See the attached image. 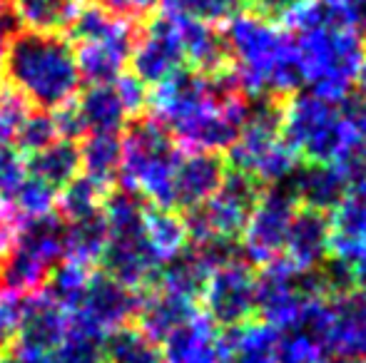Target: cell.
Listing matches in <instances>:
<instances>
[{"mask_svg":"<svg viewBox=\"0 0 366 363\" xmlns=\"http://www.w3.org/2000/svg\"><path fill=\"white\" fill-rule=\"evenodd\" d=\"M294 38L299 70L309 92L329 102L352 95L366 58V38L344 20L342 10L307 0L285 23Z\"/></svg>","mask_w":366,"mask_h":363,"instance_id":"1","label":"cell"},{"mask_svg":"<svg viewBox=\"0 0 366 363\" xmlns=\"http://www.w3.org/2000/svg\"><path fill=\"white\" fill-rule=\"evenodd\" d=\"M224 25L222 35L229 50L232 70L249 100L269 97L285 102L299 92L304 80L290 30L257 18L254 13H239Z\"/></svg>","mask_w":366,"mask_h":363,"instance_id":"2","label":"cell"},{"mask_svg":"<svg viewBox=\"0 0 366 363\" xmlns=\"http://www.w3.org/2000/svg\"><path fill=\"white\" fill-rule=\"evenodd\" d=\"M0 80L20 92L30 107L53 112L80 92L75 45L63 33L20 28L10 38Z\"/></svg>","mask_w":366,"mask_h":363,"instance_id":"3","label":"cell"},{"mask_svg":"<svg viewBox=\"0 0 366 363\" xmlns=\"http://www.w3.org/2000/svg\"><path fill=\"white\" fill-rule=\"evenodd\" d=\"M122 165L115 184L135 189L149 204L174 209L172 177L182 150L154 115H137L120 132Z\"/></svg>","mask_w":366,"mask_h":363,"instance_id":"4","label":"cell"},{"mask_svg":"<svg viewBox=\"0 0 366 363\" xmlns=\"http://www.w3.org/2000/svg\"><path fill=\"white\" fill-rule=\"evenodd\" d=\"M227 165L254 177L262 187L285 184L297 170L299 157L282 140V102L254 97L234 145L224 152Z\"/></svg>","mask_w":366,"mask_h":363,"instance_id":"5","label":"cell"},{"mask_svg":"<svg viewBox=\"0 0 366 363\" xmlns=\"http://www.w3.org/2000/svg\"><path fill=\"white\" fill-rule=\"evenodd\" d=\"M307 334L324 346L329 356L347 361L366 359V289L339 296H319L304 321Z\"/></svg>","mask_w":366,"mask_h":363,"instance_id":"6","label":"cell"},{"mask_svg":"<svg viewBox=\"0 0 366 363\" xmlns=\"http://www.w3.org/2000/svg\"><path fill=\"white\" fill-rule=\"evenodd\" d=\"M297 209L299 204L290 187L274 184V187L262 189L259 199H257L254 209L244 224V232L239 237L242 259L257 269L280 257Z\"/></svg>","mask_w":366,"mask_h":363,"instance_id":"7","label":"cell"},{"mask_svg":"<svg viewBox=\"0 0 366 363\" xmlns=\"http://www.w3.org/2000/svg\"><path fill=\"white\" fill-rule=\"evenodd\" d=\"M204 316L217 329H232L254 319L257 314V272L244 259H232L229 264L209 274L202 291Z\"/></svg>","mask_w":366,"mask_h":363,"instance_id":"8","label":"cell"},{"mask_svg":"<svg viewBox=\"0 0 366 363\" xmlns=\"http://www.w3.org/2000/svg\"><path fill=\"white\" fill-rule=\"evenodd\" d=\"M182 68H187V63L172 15L152 13L137 30L130 55V73L137 75L147 88H154Z\"/></svg>","mask_w":366,"mask_h":363,"instance_id":"9","label":"cell"},{"mask_svg":"<svg viewBox=\"0 0 366 363\" xmlns=\"http://www.w3.org/2000/svg\"><path fill=\"white\" fill-rule=\"evenodd\" d=\"M140 23L122 20L110 35L75 45V63L80 80L87 85H112L127 68L135 48Z\"/></svg>","mask_w":366,"mask_h":363,"instance_id":"10","label":"cell"},{"mask_svg":"<svg viewBox=\"0 0 366 363\" xmlns=\"http://www.w3.org/2000/svg\"><path fill=\"white\" fill-rule=\"evenodd\" d=\"M140 306V291L120 284L112 276L95 269L87 281V289L80 299V306L73 311L85 324L95 326L97 331L107 334L122 324H132Z\"/></svg>","mask_w":366,"mask_h":363,"instance_id":"11","label":"cell"},{"mask_svg":"<svg viewBox=\"0 0 366 363\" xmlns=\"http://www.w3.org/2000/svg\"><path fill=\"white\" fill-rule=\"evenodd\" d=\"M97 267H100L102 274L112 276L120 284L130 286L135 291H145L152 289L159 262L152 249H149L145 234L127 232L110 234L105 249L97 257Z\"/></svg>","mask_w":366,"mask_h":363,"instance_id":"12","label":"cell"},{"mask_svg":"<svg viewBox=\"0 0 366 363\" xmlns=\"http://www.w3.org/2000/svg\"><path fill=\"white\" fill-rule=\"evenodd\" d=\"M70 314L50 299L45 291H35L23 299V319L15 349L20 354H53L68 331Z\"/></svg>","mask_w":366,"mask_h":363,"instance_id":"13","label":"cell"},{"mask_svg":"<svg viewBox=\"0 0 366 363\" xmlns=\"http://www.w3.org/2000/svg\"><path fill=\"white\" fill-rule=\"evenodd\" d=\"M227 157L222 152L194 150L179 157L172 177L174 209H194L204 204L222 184L227 175Z\"/></svg>","mask_w":366,"mask_h":363,"instance_id":"14","label":"cell"},{"mask_svg":"<svg viewBox=\"0 0 366 363\" xmlns=\"http://www.w3.org/2000/svg\"><path fill=\"white\" fill-rule=\"evenodd\" d=\"M332 247V222L327 212L299 207L294 214L282 257L292 264L297 272H314L329 259Z\"/></svg>","mask_w":366,"mask_h":363,"instance_id":"15","label":"cell"},{"mask_svg":"<svg viewBox=\"0 0 366 363\" xmlns=\"http://www.w3.org/2000/svg\"><path fill=\"white\" fill-rule=\"evenodd\" d=\"M172 20L174 28H177L179 43H182L184 63H187L189 70L202 75H217L232 68L224 35H222V30H217V25L192 18H179V15H172Z\"/></svg>","mask_w":366,"mask_h":363,"instance_id":"16","label":"cell"},{"mask_svg":"<svg viewBox=\"0 0 366 363\" xmlns=\"http://www.w3.org/2000/svg\"><path fill=\"white\" fill-rule=\"evenodd\" d=\"M287 182L299 207L319 209L327 214L337 207L352 184L342 167L327 162H302V167L297 165Z\"/></svg>","mask_w":366,"mask_h":363,"instance_id":"17","label":"cell"},{"mask_svg":"<svg viewBox=\"0 0 366 363\" xmlns=\"http://www.w3.org/2000/svg\"><path fill=\"white\" fill-rule=\"evenodd\" d=\"M164 363H222L219 329L204 314H194L159 344Z\"/></svg>","mask_w":366,"mask_h":363,"instance_id":"18","label":"cell"},{"mask_svg":"<svg viewBox=\"0 0 366 363\" xmlns=\"http://www.w3.org/2000/svg\"><path fill=\"white\" fill-rule=\"evenodd\" d=\"M194 314H197L194 301H187L182 296L167 294V291L159 289H145L140 291V306H137L132 324L145 331L149 339L162 344L174 329L187 324Z\"/></svg>","mask_w":366,"mask_h":363,"instance_id":"19","label":"cell"},{"mask_svg":"<svg viewBox=\"0 0 366 363\" xmlns=\"http://www.w3.org/2000/svg\"><path fill=\"white\" fill-rule=\"evenodd\" d=\"M280 331L264 321H247L219 331V349L224 363H274Z\"/></svg>","mask_w":366,"mask_h":363,"instance_id":"20","label":"cell"},{"mask_svg":"<svg viewBox=\"0 0 366 363\" xmlns=\"http://www.w3.org/2000/svg\"><path fill=\"white\" fill-rule=\"evenodd\" d=\"M209 274L212 272L207 269V264H204L202 259H199V254L187 244V249H182L177 257L159 264L157 274H154L152 289L182 296V299H187V301H199Z\"/></svg>","mask_w":366,"mask_h":363,"instance_id":"21","label":"cell"},{"mask_svg":"<svg viewBox=\"0 0 366 363\" xmlns=\"http://www.w3.org/2000/svg\"><path fill=\"white\" fill-rule=\"evenodd\" d=\"M142 234H145L149 249L154 252L159 264L177 257L189 244L182 214L177 209L157 207V204L149 202L145 204V212H142Z\"/></svg>","mask_w":366,"mask_h":363,"instance_id":"22","label":"cell"},{"mask_svg":"<svg viewBox=\"0 0 366 363\" xmlns=\"http://www.w3.org/2000/svg\"><path fill=\"white\" fill-rule=\"evenodd\" d=\"M50 269L53 267H50L45 259H40L35 252L15 244V247L0 259V291H5V294H18V296L43 291Z\"/></svg>","mask_w":366,"mask_h":363,"instance_id":"23","label":"cell"},{"mask_svg":"<svg viewBox=\"0 0 366 363\" xmlns=\"http://www.w3.org/2000/svg\"><path fill=\"white\" fill-rule=\"evenodd\" d=\"M77 110L90 132H122L127 115L115 92V85H87L75 95Z\"/></svg>","mask_w":366,"mask_h":363,"instance_id":"24","label":"cell"},{"mask_svg":"<svg viewBox=\"0 0 366 363\" xmlns=\"http://www.w3.org/2000/svg\"><path fill=\"white\" fill-rule=\"evenodd\" d=\"M80 172L102 184H115L122 165L120 132H90L80 140Z\"/></svg>","mask_w":366,"mask_h":363,"instance_id":"25","label":"cell"},{"mask_svg":"<svg viewBox=\"0 0 366 363\" xmlns=\"http://www.w3.org/2000/svg\"><path fill=\"white\" fill-rule=\"evenodd\" d=\"M25 167H28V175L38 177L60 192L65 184L80 175V147L77 142L58 140L45 150L25 157Z\"/></svg>","mask_w":366,"mask_h":363,"instance_id":"26","label":"cell"},{"mask_svg":"<svg viewBox=\"0 0 366 363\" xmlns=\"http://www.w3.org/2000/svg\"><path fill=\"white\" fill-rule=\"evenodd\" d=\"M105 363H164L162 349L135 324H122L102 336Z\"/></svg>","mask_w":366,"mask_h":363,"instance_id":"27","label":"cell"},{"mask_svg":"<svg viewBox=\"0 0 366 363\" xmlns=\"http://www.w3.org/2000/svg\"><path fill=\"white\" fill-rule=\"evenodd\" d=\"M332 244H354L366 239V180L352 182L337 207L329 212Z\"/></svg>","mask_w":366,"mask_h":363,"instance_id":"28","label":"cell"},{"mask_svg":"<svg viewBox=\"0 0 366 363\" xmlns=\"http://www.w3.org/2000/svg\"><path fill=\"white\" fill-rule=\"evenodd\" d=\"M15 10L20 28L38 33H63L73 20L75 0H8Z\"/></svg>","mask_w":366,"mask_h":363,"instance_id":"29","label":"cell"},{"mask_svg":"<svg viewBox=\"0 0 366 363\" xmlns=\"http://www.w3.org/2000/svg\"><path fill=\"white\" fill-rule=\"evenodd\" d=\"M107 192H110V184H102L87 175H77L73 182L65 184L58 192L55 212H58L65 222L87 219V217H92V214L102 212Z\"/></svg>","mask_w":366,"mask_h":363,"instance_id":"30","label":"cell"},{"mask_svg":"<svg viewBox=\"0 0 366 363\" xmlns=\"http://www.w3.org/2000/svg\"><path fill=\"white\" fill-rule=\"evenodd\" d=\"M92 272H95V267H90V264H82L77 259L65 257L50 269L43 291L55 304L63 306L68 314H73L77 306H80V299L85 294Z\"/></svg>","mask_w":366,"mask_h":363,"instance_id":"31","label":"cell"},{"mask_svg":"<svg viewBox=\"0 0 366 363\" xmlns=\"http://www.w3.org/2000/svg\"><path fill=\"white\" fill-rule=\"evenodd\" d=\"M107 239H110V227L102 212L77 222H65V257L95 267Z\"/></svg>","mask_w":366,"mask_h":363,"instance_id":"32","label":"cell"},{"mask_svg":"<svg viewBox=\"0 0 366 363\" xmlns=\"http://www.w3.org/2000/svg\"><path fill=\"white\" fill-rule=\"evenodd\" d=\"M102 331L95 326L85 324L80 316L70 314L68 331H65L63 341L58 349L53 351L58 363H105L102 356Z\"/></svg>","mask_w":366,"mask_h":363,"instance_id":"33","label":"cell"},{"mask_svg":"<svg viewBox=\"0 0 366 363\" xmlns=\"http://www.w3.org/2000/svg\"><path fill=\"white\" fill-rule=\"evenodd\" d=\"M58 140H60V135H58V127H55L53 112L30 107L28 115L20 120L10 145L28 157V155H35V152L45 150V147H50Z\"/></svg>","mask_w":366,"mask_h":363,"instance_id":"34","label":"cell"},{"mask_svg":"<svg viewBox=\"0 0 366 363\" xmlns=\"http://www.w3.org/2000/svg\"><path fill=\"white\" fill-rule=\"evenodd\" d=\"M164 13L219 25L247 10V0H159Z\"/></svg>","mask_w":366,"mask_h":363,"instance_id":"35","label":"cell"},{"mask_svg":"<svg viewBox=\"0 0 366 363\" xmlns=\"http://www.w3.org/2000/svg\"><path fill=\"white\" fill-rule=\"evenodd\" d=\"M55 202H58V189H53L38 177L28 175L5 204H10L15 209V214L25 222V219L53 212Z\"/></svg>","mask_w":366,"mask_h":363,"instance_id":"36","label":"cell"},{"mask_svg":"<svg viewBox=\"0 0 366 363\" xmlns=\"http://www.w3.org/2000/svg\"><path fill=\"white\" fill-rule=\"evenodd\" d=\"M23 299L25 296L0 291V354L15 349L20 319H23Z\"/></svg>","mask_w":366,"mask_h":363,"instance_id":"37","label":"cell"},{"mask_svg":"<svg viewBox=\"0 0 366 363\" xmlns=\"http://www.w3.org/2000/svg\"><path fill=\"white\" fill-rule=\"evenodd\" d=\"M28 177L25 155L13 145H0V202H8L20 182Z\"/></svg>","mask_w":366,"mask_h":363,"instance_id":"38","label":"cell"},{"mask_svg":"<svg viewBox=\"0 0 366 363\" xmlns=\"http://www.w3.org/2000/svg\"><path fill=\"white\" fill-rule=\"evenodd\" d=\"M112 85H115V92H117V97H120L127 120H130V117H137V115H145L149 110V88L137 78V75L122 73Z\"/></svg>","mask_w":366,"mask_h":363,"instance_id":"39","label":"cell"},{"mask_svg":"<svg viewBox=\"0 0 366 363\" xmlns=\"http://www.w3.org/2000/svg\"><path fill=\"white\" fill-rule=\"evenodd\" d=\"M329 257L347 264L354 286L357 289H366V239L354 244H332L329 247Z\"/></svg>","mask_w":366,"mask_h":363,"instance_id":"40","label":"cell"},{"mask_svg":"<svg viewBox=\"0 0 366 363\" xmlns=\"http://www.w3.org/2000/svg\"><path fill=\"white\" fill-rule=\"evenodd\" d=\"M53 120H55V127H58L60 140L80 142L82 137L87 135L85 122H82V117H80V110H77L75 97H73V100H68V102H63L60 107H55Z\"/></svg>","mask_w":366,"mask_h":363,"instance_id":"41","label":"cell"},{"mask_svg":"<svg viewBox=\"0 0 366 363\" xmlns=\"http://www.w3.org/2000/svg\"><path fill=\"white\" fill-rule=\"evenodd\" d=\"M304 3L307 0H247V10L262 20L285 25Z\"/></svg>","mask_w":366,"mask_h":363,"instance_id":"42","label":"cell"},{"mask_svg":"<svg viewBox=\"0 0 366 363\" xmlns=\"http://www.w3.org/2000/svg\"><path fill=\"white\" fill-rule=\"evenodd\" d=\"M97 5L110 10L117 18L132 20V23H145L159 5V0H97Z\"/></svg>","mask_w":366,"mask_h":363,"instance_id":"43","label":"cell"},{"mask_svg":"<svg viewBox=\"0 0 366 363\" xmlns=\"http://www.w3.org/2000/svg\"><path fill=\"white\" fill-rule=\"evenodd\" d=\"M20 224H23V219L15 214V209L10 204L0 202V259L15 247Z\"/></svg>","mask_w":366,"mask_h":363,"instance_id":"44","label":"cell"},{"mask_svg":"<svg viewBox=\"0 0 366 363\" xmlns=\"http://www.w3.org/2000/svg\"><path fill=\"white\" fill-rule=\"evenodd\" d=\"M357 92H354V95L359 97V100L364 102L366 105V58H364V63H362V68H359V75H357Z\"/></svg>","mask_w":366,"mask_h":363,"instance_id":"45","label":"cell"},{"mask_svg":"<svg viewBox=\"0 0 366 363\" xmlns=\"http://www.w3.org/2000/svg\"><path fill=\"white\" fill-rule=\"evenodd\" d=\"M322 3L332 5V8H347V5L354 3V0H322Z\"/></svg>","mask_w":366,"mask_h":363,"instance_id":"46","label":"cell"},{"mask_svg":"<svg viewBox=\"0 0 366 363\" xmlns=\"http://www.w3.org/2000/svg\"><path fill=\"white\" fill-rule=\"evenodd\" d=\"M322 363H354V361H347V359H339V356H327Z\"/></svg>","mask_w":366,"mask_h":363,"instance_id":"47","label":"cell"},{"mask_svg":"<svg viewBox=\"0 0 366 363\" xmlns=\"http://www.w3.org/2000/svg\"><path fill=\"white\" fill-rule=\"evenodd\" d=\"M75 3H77V5H80V3H90V0H75Z\"/></svg>","mask_w":366,"mask_h":363,"instance_id":"48","label":"cell"},{"mask_svg":"<svg viewBox=\"0 0 366 363\" xmlns=\"http://www.w3.org/2000/svg\"><path fill=\"white\" fill-rule=\"evenodd\" d=\"M359 363H366V359H364V361H359Z\"/></svg>","mask_w":366,"mask_h":363,"instance_id":"49","label":"cell"},{"mask_svg":"<svg viewBox=\"0 0 366 363\" xmlns=\"http://www.w3.org/2000/svg\"><path fill=\"white\" fill-rule=\"evenodd\" d=\"M222 363H224V361H222Z\"/></svg>","mask_w":366,"mask_h":363,"instance_id":"50","label":"cell"}]
</instances>
